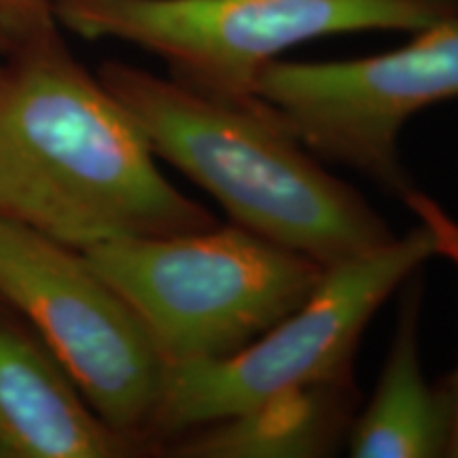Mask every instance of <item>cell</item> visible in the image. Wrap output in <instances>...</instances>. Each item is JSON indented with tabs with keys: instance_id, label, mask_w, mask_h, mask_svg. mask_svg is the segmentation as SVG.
Listing matches in <instances>:
<instances>
[{
	"instance_id": "13",
	"label": "cell",
	"mask_w": 458,
	"mask_h": 458,
	"mask_svg": "<svg viewBox=\"0 0 458 458\" xmlns=\"http://www.w3.org/2000/svg\"><path fill=\"white\" fill-rule=\"evenodd\" d=\"M7 54H9V43L0 37V68H3V62L4 57H7Z\"/></svg>"
},
{
	"instance_id": "11",
	"label": "cell",
	"mask_w": 458,
	"mask_h": 458,
	"mask_svg": "<svg viewBox=\"0 0 458 458\" xmlns=\"http://www.w3.org/2000/svg\"><path fill=\"white\" fill-rule=\"evenodd\" d=\"M403 202L410 206L411 213H416L422 225L431 232L435 242V255L445 257L458 267V221L445 213L435 199H431L425 193L410 189L403 196ZM448 388L454 399V428H452V442L448 456L458 458V369L452 374Z\"/></svg>"
},
{
	"instance_id": "9",
	"label": "cell",
	"mask_w": 458,
	"mask_h": 458,
	"mask_svg": "<svg viewBox=\"0 0 458 458\" xmlns=\"http://www.w3.org/2000/svg\"><path fill=\"white\" fill-rule=\"evenodd\" d=\"M418 272L405 280L397 327L374 397L348 431V454L354 458L448 456L454 399L448 385L431 386L422 376L418 354L422 283Z\"/></svg>"
},
{
	"instance_id": "14",
	"label": "cell",
	"mask_w": 458,
	"mask_h": 458,
	"mask_svg": "<svg viewBox=\"0 0 458 458\" xmlns=\"http://www.w3.org/2000/svg\"><path fill=\"white\" fill-rule=\"evenodd\" d=\"M0 458H11V452L7 448V444L3 442V437H0Z\"/></svg>"
},
{
	"instance_id": "5",
	"label": "cell",
	"mask_w": 458,
	"mask_h": 458,
	"mask_svg": "<svg viewBox=\"0 0 458 458\" xmlns=\"http://www.w3.org/2000/svg\"><path fill=\"white\" fill-rule=\"evenodd\" d=\"M431 257L433 236L420 223L382 249L327 267L295 312L242 351L165 368L148 448L283 391L352 377V354L369 318Z\"/></svg>"
},
{
	"instance_id": "8",
	"label": "cell",
	"mask_w": 458,
	"mask_h": 458,
	"mask_svg": "<svg viewBox=\"0 0 458 458\" xmlns=\"http://www.w3.org/2000/svg\"><path fill=\"white\" fill-rule=\"evenodd\" d=\"M0 437L11 458H114L145 450L91 410L41 340L0 320Z\"/></svg>"
},
{
	"instance_id": "2",
	"label": "cell",
	"mask_w": 458,
	"mask_h": 458,
	"mask_svg": "<svg viewBox=\"0 0 458 458\" xmlns=\"http://www.w3.org/2000/svg\"><path fill=\"white\" fill-rule=\"evenodd\" d=\"M98 79L156 157L204 187L236 225L325 267L394 240L385 219L314 162L259 100L223 102L122 62L102 64Z\"/></svg>"
},
{
	"instance_id": "7",
	"label": "cell",
	"mask_w": 458,
	"mask_h": 458,
	"mask_svg": "<svg viewBox=\"0 0 458 458\" xmlns=\"http://www.w3.org/2000/svg\"><path fill=\"white\" fill-rule=\"evenodd\" d=\"M414 34L403 47L357 60L272 62L255 98L317 156L403 198L414 187L399 159L401 128L458 98V15Z\"/></svg>"
},
{
	"instance_id": "10",
	"label": "cell",
	"mask_w": 458,
	"mask_h": 458,
	"mask_svg": "<svg viewBox=\"0 0 458 458\" xmlns=\"http://www.w3.org/2000/svg\"><path fill=\"white\" fill-rule=\"evenodd\" d=\"M357 391L352 377L291 388L162 445L191 458L331 456L348 437Z\"/></svg>"
},
{
	"instance_id": "1",
	"label": "cell",
	"mask_w": 458,
	"mask_h": 458,
	"mask_svg": "<svg viewBox=\"0 0 458 458\" xmlns=\"http://www.w3.org/2000/svg\"><path fill=\"white\" fill-rule=\"evenodd\" d=\"M0 219L74 250L216 225L164 179L139 125L60 28L9 47L0 68Z\"/></svg>"
},
{
	"instance_id": "12",
	"label": "cell",
	"mask_w": 458,
	"mask_h": 458,
	"mask_svg": "<svg viewBox=\"0 0 458 458\" xmlns=\"http://www.w3.org/2000/svg\"><path fill=\"white\" fill-rule=\"evenodd\" d=\"M57 24L51 0H0V37L13 45L32 41Z\"/></svg>"
},
{
	"instance_id": "6",
	"label": "cell",
	"mask_w": 458,
	"mask_h": 458,
	"mask_svg": "<svg viewBox=\"0 0 458 458\" xmlns=\"http://www.w3.org/2000/svg\"><path fill=\"white\" fill-rule=\"evenodd\" d=\"M0 300L30 320L108 427L151 450L165 363L128 301L79 250L0 219Z\"/></svg>"
},
{
	"instance_id": "3",
	"label": "cell",
	"mask_w": 458,
	"mask_h": 458,
	"mask_svg": "<svg viewBox=\"0 0 458 458\" xmlns=\"http://www.w3.org/2000/svg\"><path fill=\"white\" fill-rule=\"evenodd\" d=\"M79 253L128 301L165 368L242 351L295 312L327 270L236 223Z\"/></svg>"
},
{
	"instance_id": "4",
	"label": "cell",
	"mask_w": 458,
	"mask_h": 458,
	"mask_svg": "<svg viewBox=\"0 0 458 458\" xmlns=\"http://www.w3.org/2000/svg\"><path fill=\"white\" fill-rule=\"evenodd\" d=\"M57 24L88 41L157 55L170 79L236 105H255L263 68L329 34L416 32L458 15V0H51Z\"/></svg>"
}]
</instances>
